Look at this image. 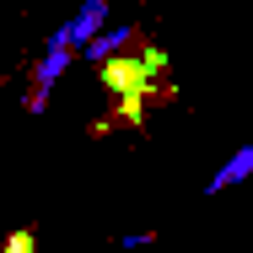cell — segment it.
<instances>
[{
    "label": "cell",
    "mask_w": 253,
    "mask_h": 253,
    "mask_svg": "<svg viewBox=\"0 0 253 253\" xmlns=\"http://www.w3.org/2000/svg\"><path fill=\"white\" fill-rule=\"evenodd\" d=\"M65 65H70V49L49 38V59L38 65V92H33V108H43V97H49V86H54V76H59Z\"/></svg>",
    "instance_id": "4"
},
{
    "label": "cell",
    "mask_w": 253,
    "mask_h": 253,
    "mask_svg": "<svg viewBox=\"0 0 253 253\" xmlns=\"http://www.w3.org/2000/svg\"><path fill=\"white\" fill-rule=\"evenodd\" d=\"M102 16H108V0H86V5L76 11V22L54 33V43H65V49H70V43H86V38L102 27Z\"/></svg>",
    "instance_id": "2"
},
{
    "label": "cell",
    "mask_w": 253,
    "mask_h": 253,
    "mask_svg": "<svg viewBox=\"0 0 253 253\" xmlns=\"http://www.w3.org/2000/svg\"><path fill=\"white\" fill-rule=\"evenodd\" d=\"M135 38H140L135 27H113L108 38H97V43H86V59H108V54H113V49H129Z\"/></svg>",
    "instance_id": "5"
},
{
    "label": "cell",
    "mask_w": 253,
    "mask_h": 253,
    "mask_svg": "<svg viewBox=\"0 0 253 253\" xmlns=\"http://www.w3.org/2000/svg\"><path fill=\"white\" fill-rule=\"evenodd\" d=\"M248 172H253V146H243V151H237L232 162H226V167H221V172H215V178H210V183H205V194L215 200L221 189H232V183H243Z\"/></svg>",
    "instance_id": "3"
},
{
    "label": "cell",
    "mask_w": 253,
    "mask_h": 253,
    "mask_svg": "<svg viewBox=\"0 0 253 253\" xmlns=\"http://www.w3.org/2000/svg\"><path fill=\"white\" fill-rule=\"evenodd\" d=\"M167 70V54L146 49V59H102V86L113 97H124V113L113 124H140L146 119V97H167L156 86V76Z\"/></svg>",
    "instance_id": "1"
},
{
    "label": "cell",
    "mask_w": 253,
    "mask_h": 253,
    "mask_svg": "<svg viewBox=\"0 0 253 253\" xmlns=\"http://www.w3.org/2000/svg\"><path fill=\"white\" fill-rule=\"evenodd\" d=\"M33 248H38V237H33V232H11L0 253H33Z\"/></svg>",
    "instance_id": "6"
},
{
    "label": "cell",
    "mask_w": 253,
    "mask_h": 253,
    "mask_svg": "<svg viewBox=\"0 0 253 253\" xmlns=\"http://www.w3.org/2000/svg\"><path fill=\"white\" fill-rule=\"evenodd\" d=\"M151 237H156V232H124V237H119V248H146Z\"/></svg>",
    "instance_id": "7"
}]
</instances>
